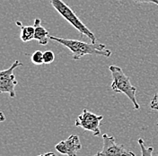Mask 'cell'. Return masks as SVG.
Listing matches in <instances>:
<instances>
[{"label":"cell","mask_w":158,"mask_h":156,"mask_svg":"<svg viewBox=\"0 0 158 156\" xmlns=\"http://www.w3.org/2000/svg\"><path fill=\"white\" fill-rule=\"evenodd\" d=\"M50 39L57 41L61 45L65 46L66 48L72 52V58L74 60H79L85 55H99L109 58L111 55V51L107 49L106 45L97 43V42H84L77 39H64V38H58L54 36H50Z\"/></svg>","instance_id":"obj_1"},{"label":"cell","mask_w":158,"mask_h":156,"mask_svg":"<svg viewBox=\"0 0 158 156\" xmlns=\"http://www.w3.org/2000/svg\"><path fill=\"white\" fill-rule=\"evenodd\" d=\"M109 69H110V71L111 73V76H112V83H111L110 87L113 90V92L124 93L133 103L134 109L136 110L139 109L140 106L138 103L137 96H136L137 88L131 84L129 77L125 75L123 70L119 67L110 66Z\"/></svg>","instance_id":"obj_2"},{"label":"cell","mask_w":158,"mask_h":156,"mask_svg":"<svg viewBox=\"0 0 158 156\" xmlns=\"http://www.w3.org/2000/svg\"><path fill=\"white\" fill-rule=\"evenodd\" d=\"M49 1L51 6L56 9L58 13H59V14L64 19L67 20L72 26H74L77 30L82 35L86 36L91 40V42H97L93 31H91L86 27V25L79 19L76 13L67 4H65V2H63L62 0H49Z\"/></svg>","instance_id":"obj_3"},{"label":"cell","mask_w":158,"mask_h":156,"mask_svg":"<svg viewBox=\"0 0 158 156\" xmlns=\"http://www.w3.org/2000/svg\"><path fill=\"white\" fill-rule=\"evenodd\" d=\"M102 118L103 116H99L90 112L86 109H84L82 114L77 117L75 125L77 127H82L85 131L92 132L94 137H98L101 134L100 124Z\"/></svg>","instance_id":"obj_4"},{"label":"cell","mask_w":158,"mask_h":156,"mask_svg":"<svg viewBox=\"0 0 158 156\" xmlns=\"http://www.w3.org/2000/svg\"><path fill=\"white\" fill-rule=\"evenodd\" d=\"M23 64L19 60H15L9 68L0 71V92L8 93L10 97H15V88L17 85L18 82L15 79V75L14 71L16 68L22 66Z\"/></svg>","instance_id":"obj_5"},{"label":"cell","mask_w":158,"mask_h":156,"mask_svg":"<svg viewBox=\"0 0 158 156\" xmlns=\"http://www.w3.org/2000/svg\"><path fill=\"white\" fill-rule=\"evenodd\" d=\"M102 150L98 152L94 156H136L133 152L127 150L124 146L118 145L113 137L104 134L102 135Z\"/></svg>","instance_id":"obj_6"},{"label":"cell","mask_w":158,"mask_h":156,"mask_svg":"<svg viewBox=\"0 0 158 156\" xmlns=\"http://www.w3.org/2000/svg\"><path fill=\"white\" fill-rule=\"evenodd\" d=\"M82 145L77 136L72 135L66 140H63L56 145L55 149L59 154L67 156H77V152L81 150Z\"/></svg>","instance_id":"obj_7"},{"label":"cell","mask_w":158,"mask_h":156,"mask_svg":"<svg viewBox=\"0 0 158 156\" xmlns=\"http://www.w3.org/2000/svg\"><path fill=\"white\" fill-rule=\"evenodd\" d=\"M41 21L39 18H36L34 20V27H35V34H34V39H36L39 42L40 45L45 46L49 43V40L50 39L48 30L45 29L43 26L40 25Z\"/></svg>","instance_id":"obj_8"},{"label":"cell","mask_w":158,"mask_h":156,"mask_svg":"<svg viewBox=\"0 0 158 156\" xmlns=\"http://www.w3.org/2000/svg\"><path fill=\"white\" fill-rule=\"evenodd\" d=\"M16 25L21 28L20 39L23 42H28L31 39H34L35 27L34 26H24L21 22L16 21Z\"/></svg>","instance_id":"obj_9"},{"label":"cell","mask_w":158,"mask_h":156,"mask_svg":"<svg viewBox=\"0 0 158 156\" xmlns=\"http://www.w3.org/2000/svg\"><path fill=\"white\" fill-rule=\"evenodd\" d=\"M138 142L139 146H140V149H141V156H153V151H154L153 147H147L144 139H142V138H139Z\"/></svg>","instance_id":"obj_10"},{"label":"cell","mask_w":158,"mask_h":156,"mask_svg":"<svg viewBox=\"0 0 158 156\" xmlns=\"http://www.w3.org/2000/svg\"><path fill=\"white\" fill-rule=\"evenodd\" d=\"M31 62L34 65H42L44 64V60H43V52H41L40 50H36L32 55H31Z\"/></svg>","instance_id":"obj_11"},{"label":"cell","mask_w":158,"mask_h":156,"mask_svg":"<svg viewBox=\"0 0 158 156\" xmlns=\"http://www.w3.org/2000/svg\"><path fill=\"white\" fill-rule=\"evenodd\" d=\"M43 60H44V64L52 63L55 60V55H54L53 51L47 50V51L43 52Z\"/></svg>","instance_id":"obj_12"},{"label":"cell","mask_w":158,"mask_h":156,"mask_svg":"<svg viewBox=\"0 0 158 156\" xmlns=\"http://www.w3.org/2000/svg\"><path fill=\"white\" fill-rule=\"evenodd\" d=\"M150 109H154V110H158V92H156V93L155 94L154 98L152 99V101H151V102H150Z\"/></svg>","instance_id":"obj_13"},{"label":"cell","mask_w":158,"mask_h":156,"mask_svg":"<svg viewBox=\"0 0 158 156\" xmlns=\"http://www.w3.org/2000/svg\"><path fill=\"white\" fill-rule=\"evenodd\" d=\"M137 4H141V3H148V4H155L158 6V0H132Z\"/></svg>","instance_id":"obj_14"},{"label":"cell","mask_w":158,"mask_h":156,"mask_svg":"<svg viewBox=\"0 0 158 156\" xmlns=\"http://www.w3.org/2000/svg\"><path fill=\"white\" fill-rule=\"evenodd\" d=\"M38 156H57L55 154L51 153V152H49V153H45V154H41Z\"/></svg>","instance_id":"obj_15"},{"label":"cell","mask_w":158,"mask_h":156,"mask_svg":"<svg viewBox=\"0 0 158 156\" xmlns=\"http://www.w3.org/2000/svg\"><path fill=\"white\" fill-rule=\"evenodd\" d=\"M5 120V116L3 114V112H1V121H4Z\"/></svg>","instance_id":"obj_16"}]
</instances>
